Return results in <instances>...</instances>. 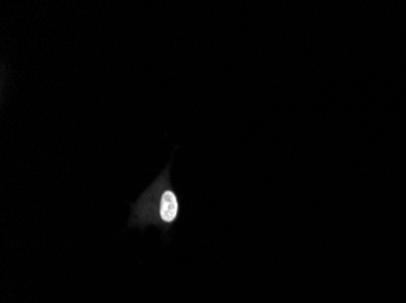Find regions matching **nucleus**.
Instances as JSON below:
<instances>
[{"instance_id": "f257e3e1", "label": "nucleus", "mask_w": 406, "mask_h": 303, "mask_svg": "<svg viewBox=\"0 0 406 303\" xmlns=\"http://www.w3.org/2000/svg\"><path fill=\"white\" fill-rule=\"evenodd\" d=\"M179 213V203L175 193L171 188H167L162 192L161 195V208H159V220L163 223L174 222Z\"/></svg>"}]
</instances>
